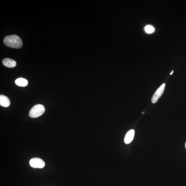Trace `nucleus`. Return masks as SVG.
<instances>
[{
	"label": "nucleus",
	"mask_w": 186,
	"mask_h": 186,
	"mask_svg": "<svg viewBox=\"0 0 186 186\" xmlns=\"http://www.w3.org/2000/svg\"><path fill=\"white\" fill-rule=\"evenodd\" d=\"M45 111V108L41 104H37L33 107L30 111L29 116L32 118H36L43 115Z\"/></svg>",
	"instance_id": "f03ea898"
},
{
	"label": "nucleus",
	"mask_w": 186,
	"mask_h": 186,
	"mask_svg": "<svg viewBox=\"0 0 186 186\" xmlns=\"http://www.w3.org/2000/svg\"><path fill=\"white\" fill-rule=\"evenodd\" d=\"M15 84L21 87H25L28 84V82L27 80L22 78L17 79L15 81Z\"/></svg>",
	"instance_id": "6e6552de"
},
{
	"label": "nucleus",
	"mask_w": 186,
	"mask_h": 186,
	"mask_svg": "<svg viewBox=\"0 0 186 186\" xmlns=\"http://www.w3.org/2000/svg\"><path fill=\"white\" fill-rule=\"evenodd\" d=\"M5 45L11 48L19 49L23 45V43L21 38L16 35L7 36L4 40Z\"/></svg>",
	"instance_id": "f257e3e1"
},
{
	"label": "nucleus",
	"mask_w": 186,
	"mask_h": 186,
	"mask_svg": "<svg viewBox=\"0 0 186 186\" xmlns=\"http://www.w3.org/2000/svg\"><path fill=\"white\" fill-rule=\"evenodd\" d=\"M185 148L186 149V142L185 143Z\"/></svg>",
	"instance_id": "9b49d317"
},
{
	"label": "nucleus",
	"mask_w": 186,
	"mask_h": 186,
	"mask_svg": "<svg viewBox=\"0 0 186 186\" xmlns=\"http://www.w3.org/2000/svg\"><path fill=\"white\" fill-rule=\"evenodd\" d=\"M173 73V71H172V73L170 74V75H172Z\"/></svg>",
	"instance_id": "9d476101"
},
{
	"label": "nucleus",
	"mask_w": 186,
	"mask_h": 186,
	"mask_svg": "<svg viewBox=\"0 0 186 186\" xmlns=\"http://www.w3.org/2000/svg\"><path fill=\"white\" fill-rule=\"evenodd\" d=\"M135 134V130L133 129L130 130L127 132L124 138L125 143L128 144L131 143L134 139Z\"/></svg>",
	"instance_id": "39448f33"
},
{
	"label": "nucleus",
	"mask_w": 186,
	"mask_h": 186,
	"mask_svg": "<svg viewBox=\"0 0 186 186\" xmlns=\"http://www.w3.org/2000/svg\"><path fill=\"white\" fill-rule=\"evenodd\" d=\"M29 164L32 167L35 168H43L45 166L44 161L40 158H33L30 160Z\"/></svg>",
	"instance_id": "7ed1b4c3"
},
{
	"label": "nucleus",
	"mask_w": 186,
	"mask_h": 186,
	"mask_svg": "<svg viewBox=\"0 0 186 186\" xmlns=\"http://www.w3.org/2000/svg\"><path fill=\"white\" fill-rule=\"evenodd\" d=\"M10 104V100L8 97L4 95H0V105L4 107L9 106Z\"/></svg>",
	"instance_id": "423d86ee"
},
{
	"label": "nucleus",
	"mask_w": 186,
	"mask_h": 186,
	"mask_svg": "<svg viewBox=\"0 0 186 186\" xmlns=\"http://www.w3.org/2000/svg\"><path fill=\"white\" fill-rule=\"evenodd\" d=\"M165 86V83H164L155 91L153 96L151 99V101L153 104L156 103L158 99L162 96L164 91Z\"/></svg>",
	"instance_id": "20e7f679"
},
{
	"label": "nucleus",
	"mask_w": 186,
	"mask_h": 186,
	"mask_svg": "<svg viewBox=\"0 0 186 186\" xmlns=\"http://www.w3.org/2000/svg\"><path fill=\"white\" fill-rule=\"evenodd\" d=\"M145 30L146 32L148 34H151L154 32L155 29L152 26L148 25L145 27Z\"/></svg>",
	"instance_id": "1a4fd4ad"
},
{
	"label": "nucleus",
	"mask_w": 186,
	"mask_h": 186,
	"mask_svg": "<svg viewBox=\"0 0 186 186\" xmlns=\"http://www.w3.org/2000/svg\"><path fill=\"white\" fill-rule=\"evenodd\" d=\"M2 62L4 66L9 68L14 67L16 65L15 61L9 58H5L2 60Z\"/></svg>",
	"instance_id": "0eeeda50"
}]
</instances>
